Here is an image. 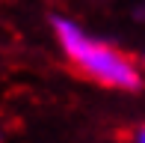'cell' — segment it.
I'll return each mask as SVG.
<instances>
[{"label":"cell","instance_id":"obj_2","mask_svg":"<svg viewBox=\"0 0 145 143\" xmlns=\"http://www.w3.org/2000/svg\"><path fill=\"white\" fill-rule=\"evenodd\" d=\"M136 143H145V125L139 128V137H136Z\"/></svg>","mask_w":145,"mask_h":143},{"label":"cell","instance_id":"obj_1","mask_svg":"<svg viewBox=\"0 0 145 143\" xmlns=\"http://www.w3.org/2000/svg\"><path fill=\"white\" fill-rule=\"evenodd\" d=\"M54 27H56L59 45L68 54L71 66L83 77H89L95 83H104V87H118V89H139L142 87V77L127 54H121L113 45H101V42L86 39L71 21L56 18Z\"/></svg>","mask_w":145,"mask_h":143}]
</instances>
